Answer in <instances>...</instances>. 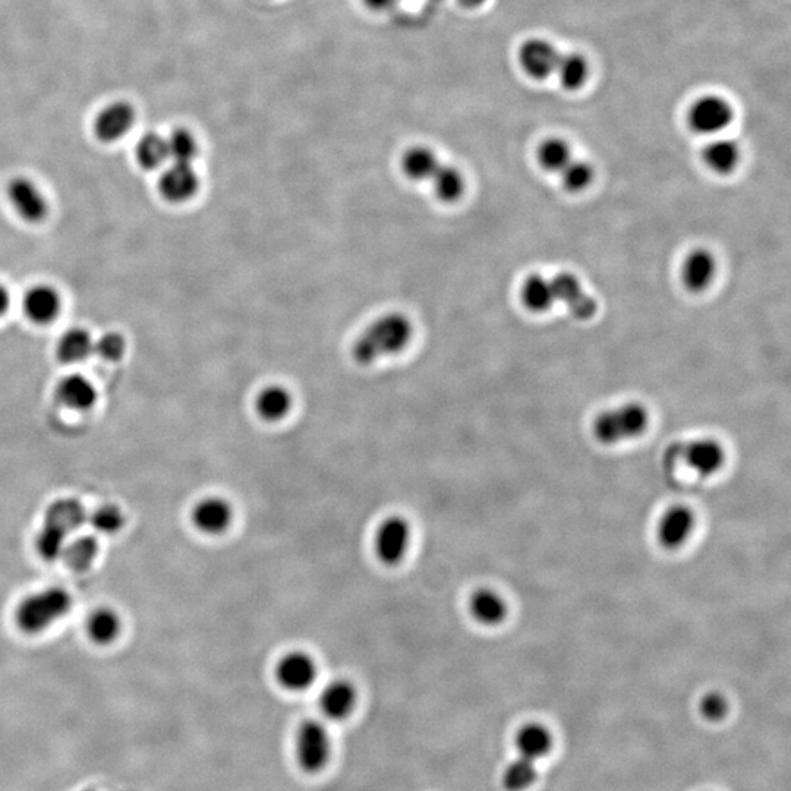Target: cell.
Listing matches in <instances>:
<instances>
[{
    "label": "cell",
    "mask_w": 791,
    "mask_h": 791,
    "mask_svg": "<svg viewBox=\"0 0 791 791\" xmlns=\"http://www.w3.org/2000/svg\"><path fill=\"white\" fill-rule=\"evenodd\" d=\"M135 122L134 107L125 102L112 103L97 115L94 132L103 143H115L125 137Z\"/></svg>",
    "instance_id": "cell-14"
},
{
    "label": "cell",
    "mask_w": 791,
    "mask_h": 791,
    "mask_svg": "<svg viewBox=\"0 0 791 791\" xmlns=\"http://www.w3.org/2000/svg\"><path fill=\"white\" fill-rule=\"evenodd\" d=\"M295 753L296 761L302 770L310 774L323 771L332 755L329 731L318 721H305L296 731Z\"/></svg>",
    "instance_id": "cell-4"
},
{
    "label": "cell",
    "mask_w": 791,
    "mask_h": 791,
    "mask_svg": "<svg viewBox=\"0 0 791 791\" xmlns=\"http://www.w3.org/2000/svg\"><path fill=\"white\" fill-rule=\"evenodd\" d=\"M556 72L564 88L578 90L588 78V62L578 53H569L560 56Z\"/></svg>",
    "instance_id": "cell-31"
},
{
    "label": "cell",
    "mask_w": 791,
    "mask_h": 791,
    "mask_svg": "<svg viewBox=\"0 0 791 791\" xmlns=\"http://www.w3.org/2000/svg\"><path fill=\"white\" fill-rule=\"evenodd\" d=\"M469 613L479 625L494 627L506 620L509 608L499 592L482 588L469 598Z\"/></svg>",
    "instance_id": "cell-18"
},
{
    "label": "cell",
    "mask_w": 791,
    "mask_h": 791,
    "mask_svg": "<svg viewBox=\"0 0 791 791\" xmlns=\"http://www.w3.org/2000/svg\"><path fill=\"white\" fill-rule=\"evenodd\" d=\"M557 302H563L576 320L588 321L595 317L598 304L583 289L578 277L570 273H560L551 279Z\"/></svg>",
    "instance_id": "cell-8"
},
{
    "label": "cell",
    "mask_w": 791,
    "mask_h": 791,
    "mask_svg": "<svg viewBox=\"0 0 791 791\" xmlns=\"http://www.w3.org/2000/svg\"><path fill=\"white\" fill-rule=\"evenodd\" d=\"M412 544L409 522L400 516H390L378 525L374 535V551L381 563L397 566L408 556Z\"/></svg>",
    "instance_id": "cell-6"
},
{
    "label": "cell",
    "mask_w": 791,
    "mask_h": 791,
    "mask_svg": "<svg viewBox=\"0 0 791 791\" xmlns=\"http://www.w3.org/2000/svg\"><path fill=\"white\" fill-rule=\"evenodd\" d=\"M516 745H518L522 758L535 762L547 755L551 748V736L545 727L529 724L519 731Z\"/></svg>",
    "instance_id": "cell-28"
},
{
    "label": "cell",
    "mask_w": 791,
    "mask_h": 791,
    "mask_svg": "<svg viewBox=\"0 0 791 791\" xmlns=\"http://www.w3.org/2000/svg\"><path fill=\"white\" fill-rule=\"evenodd\" d=\"M233 507L222 497H206L192 509L191 519L195 528L206 535H222L232 526Z\"/></svg>",
    "instance_id": "cell-11"
},
{
    "label": "cell",
    "mask_w": 791,
    "mask_h": 791,
    "mask_svg": "<svg viewBox=\"0 0 791 791\" xmlns=\"http://www.w3.org/2000/svg\"><path fill=\"white\" fill-rule=\"evenodd\" d=\"M126 343L124 337L118 333H106L94 342V354L106 361H118L125 355Z\"/></svg>",
    "instance_id": "cell-39"
},
{
    "label": "cell",
    "mask_w": 791,
    "mask_h": 791,
    "mask_svg": "<svg viewBox=\"0 0 791 791\" xmlns=\"http://www.w3.org/2000/svg\"><path fill=\"white\" fill-rule=\"evenodd\" d=\"M94 354V340L83 329H72L63 334L58 345V355L63 362L77 364Z\"/></svg>",
    "instance_id": "cell-27"
},
{
    "label": "cell",
    "mask_w": 791,
    "mask_h": 791,
    "mask_svg": "<svg viewBox=\"0 0 791 791\" xmlns=\"http://www.w3.org/2000/svg\"><path fill=\"white\" fill-rule=\"evenodd\" d=\"M704 160L718 175H729L739 166L740 148L734 141L715 140L705 147Z\"/></svg>",
    "instance_id": "cell-25"
},
{
    "label": "cell",
    "mask_w": 791,
    "mask_h": 791,
    "mask_svg": "<svg viewBox=\"0 0 791 791\" xmlns=\"http://www.w3.org/2000/svg\"><path fill=\"white\" fill-rule=\"evenodd\" d=\"M72 597L61 586H50L28 595L15 610V623L22 632L37 635L62 620L71 611Z\"/></svg>",
    "instance_id": "cell-2"
},
{
    "label": "cell",
    "mask_w": 791,
    "mask_h": 791,
    "mask_svg": "<svg viewBox=\"0 0 791 791\" xmlns=\"http://www.w3.org/2000/svg\"><path fill=\"white\" fill-rule=\"evenodd\" d=\"M521 296L523 305L537 314L550 311L557 302L551 279H545L541 274H532L525 280Z\"/></svg>",
    "instance_id": "cell-21"
},
{
    "label": "cell",
    "mask_w": 791,
    "mask_h": 791,
    "mask_svg": "<svg viewBox=\"0 0 791 791\" xmlns=\"http://www.w3.org/2000/svg\"><path fill=\"white\" fill-rule=\"evenodd\" d=\"M122 622L112 608H97L87 620V635L99 645H109L121 635Z\"/></svg>",
    "instance_id": "cell-23"
},
{
    "label": "cell",
    "mask_w": 791,
    "mask_h": 791,
    "mask_svg": "<svg viewBox=\"0 0 791 791\" xmlns=\"http://www.w3.org/2000/svg\"><path fill=\"white\" fill-rule=\"evenodd\" d=\"M255 408H257L258 415L266 421H280L291 412V393L283 389L282 386L267 387V389L261 390L255 400Z\"/></svg>",
    "instance_id": "cell-24"
},
{
    "label": "cell",
    "mask_w": 791,
    "mask_h": 791,
    "mask_svg": "<svg viewBox=\"0 0 791 791\" xmlns=\"http://www.w3.org/2000/svg\"><path fill=\"white\" fill-rule=\"evenodd\" d=\"M412 324L405 315L387 314L374 321L352 346V355L359 364H373L378 358L396 355L409 345Z\"/></svg>",
    "instance_id": "cell-1"
},
{
    "label": "cell",
    "mask_w": 791,
    "mask_h": 791,
    "mask_svg": "<svg viewBox=\"0 0 791 791\" xmlns=\"http://www.w3.org/2000/svg\"><path fill=\"white\" fill-rule=\"evenodd\" d=\"M85 519L88 516L83 504L71 499L55 501L46 513V523L55 526L68 537L83 525Z\"/></svg>",
    "instance_id": "cell-22"
},
{
    "label": "cell",
    "mask_w": 791,
    "mask_h": 791,
    "mask_svg": "<svg viewBox=\"0 0 791 791\" xmlns=\"http://www.w3.org/2000/svg\"><path fill=\"white\" fill-rule=\"evenodd\" d=\"M166 144L167 154L172 163L191 165L192 160L197 157V141L187 129H175L169 138H166Z\"/></svg>",
    "instance_id": "cell-34"
},
{
    "label": "cell",
    "mask_w": 791,
    "mask_h": 791,
    "mask_svg": "<svg viewBox=\"0 0 791 791\" xmlns=\"http://www.w3.org/2000/svg\"><path fill=\"white\" fill-rule=\"evenodd\" d=\"M729 711L726 698L720 693H708L701 702V712L709 721L723 720Z\"/></svg>",
    "instance_id": "cell-40"
},
{
    "label": "cell",
    "mask_w": 791,
    "mask_h": 791,
    "mask_svg": "<svg viewBox=\"0 0 791 791\" xmlns=\"http://www.w3.org/2000/svg\"><path fill=\"white\" fill-rule=\"evenodd\" d=\"M535 778H537L535 762L521 756L518 761L510 764L507 770L504 771L503 784L506 790L522 791L528 789L534 783Z\"/></svg>",
    "instance_id": "cell-36"
},
{
    "label": "cell",
    "mask_w": 791,
    "mask_h": 791,
    "mask_svg": "<svg viewBox=\"0 0 791 791\" xmlns=\"http://www.w3.org/2000/svg\"><path fill=\"white\" fill-rule=\"evenodd\" d=\"M649 425V414L641 403H626L608 409L594 421V436L604 446H616L623 441L641 437Z\"/></svg>",
    "instance_id": "cell-3"
},
{
    "label": "cell",
    "mask_w": 791,
    "mask_h": 791,
    "mask_svg": "<svg viewBox=\"0 0 791 791\" xmlns=\"http://www.w3.org/2000/svg\"><path fill=\"white\" fill-rule=\"evenodd\" d=\"M24 311L34 323H50L61 311V296L50 286H36L25 295Z\"/></svg>",
    "instance_id": "cell-19"
},
{
    "label": "cell",
    "mask_w": 791,
    "mask_h": 791,
    "mask_svg": "<svg viewBox=\"0 0 791 791\" xmlns=\"http://www.w3.org/2000/svg\"><path fill=\"white\" fill-rule=\"evenodd\" d=\"M440 166L433 150L427 147H412L403 154L402 169L409 179L427 181L433 178Z\"/></svg>",
    "instance_id": "cell-26"
},
{
    "label": "cell",
    "mask_w": 791,
    "mask_h": 791,
    "mask_svg": "<svg viewBox=\"0 0 791 791\" xmlns=\"http://www.w3.org/2000/svg\"><path fill=\"white\" fill-rule=\"evenodd\" d=\"M317 664L307 652L292 651L280 658L276 667L279 685L289 692H304L314 685L317 679Z\"/></svg>",
    "instance_id": "cell-7"
},
{
    "label": "cell",
    "mask_w": 791,
    "mask_h": 791,
    "mask_svg": "<svg viewBox=\"0 0 791 791\" xmlns=\"http://www.w3.org/2000/svg\"><path fill=\"white\" fill-rule=\"evenodd\" d=\"M431 181H433L434 192L444 203H455L465 192V178L453 166H438Z\"/></svg>",
    "instance_id": "cell-29"
},
{
    "label": "cell",
    "mask_w": 791,
    "mask_h": 791,
    "mask_svg": "<svg viewBox=\"0 0 791 791\" xmlns=\"http://www.w3.org/2000/svg\"><path fill=\"white\" fill-rule=\"evenodd\" d=\"M364 3L373 11H384L392 6L393 0H364Z\"/></svg>",
    "instance_id": "cell-41"
},
{
    "label": "cell",
    "mask_w": 791,
    "mask_h": 791,
    "mask_svg": "<svg viewBox=\"0 0 791 791\" xmlns=\"http://www.w3.org/2000/svg\"><path fill=\"white\" fill-rule=\"evenodd\" d=\"M717 274V260L711 251L699 248L687 255L682 267L683 285L690 292H704L714 282Z\"/></svg>",
    "instance_id": "cell-17"
},
{
    "label": "cell",
    "mask_w": 791,
    "mask_h": 791,
    "mask_svg": "<svg viewBox=\"0 0 791 791\" xmlns=\"http://www.w3.org/2000/svg\"><path fill=\"white\" fill-rule=\"evenodd\" d=\"M59 402L72 411H87L96 403L97 392L90 380L80 374L63 378L56 390Z\"/></svg>",
    "instance_id": "cell-20"
},
{
    "label": "cell",
    "mask_w": 791,
    "mask_h": 791,
    "mask_svg": "<svg viewBox=\"0 0 791 791\" xmlns=\"http://www.w3.org/2000/svg\"><path fill=\"white\" fill-rule=\"evenodd\" d=\"M160 192L167 201L184 203L194 197L198 189V176L191 165L172 163L159 182Z\"/></svg>",
    "instance_id": "cell-16"
},
{
    "label": "cell",
    "mask_w": 791,
    "mask_h": 791,
    "mask_svg": "<svg viewBox=\"0 0 791 791\" xmlns=\"http://www.w3.org/2000/svg\"><path fill=\"white\" fill-rule=\"evenodd\" d=\"M137 159L144 169L153 170L163 166L169 159L166 138L157 134L144 135L137 146Z\"/></svg>",
    "instance_id": "cell-33"
},
{
    "label": "cell",
    "mask_w": 791,
    "mask_h": 791,
    "mask_svg": "<svg viewBox=\"0 0 791 791\" xmlns=\"http://www.w3.org/2000/svg\"><path fill=\"white\" fill-rule=\"evenodd\" d=\"M563 187L569 192L585 191L594 181V169L589 163L572 160L562 170Z\"/></svg>",
    "instance_id": "cell-37"
},
{
    "label": "cell",
    "mask_w": 791,
    "mask_h": 791,
    "mask_svg": "<svg viewBox=\"0 0 791 791\" xmlns=\"http://www.w3.org/2000/svg\"><path fill=\"white\" fill-rule=\"evenodd\" d=\"M8 197L17 214L27 222H42L49 213L47 198L30 179L17 178L11 181L8 185Z\"/></svg>",
    "instance_id": "cell-12"
},
{
    "label": "cell",
    "mask_w": 791,
    "mask_h": 791,
    "mask_svg": "<svg viewBox=\"0 0 791 791\" xmlns=\"http://www.w3.org/2000/svg\"><path fill=\"white\" fill-rule=\"evenodd\" d=\"M68 541V535L44 522L39 535H37V551L44 560H58L61 559Z\"/></svg>",
    "instance_id": "cell-35"
},
{
    "label": "cell",
    "mask_w": 791,
    "mask_h": 791,
    "mask_svg": "<svg viewBox=\"0 0 791 791\" xmlns=\"http://www.w3.org/2000/svg\"><path fill=\"white\" fill-rule=\"evenodd\" d=\"M90 518L91 526L100 534L112 535L121 531L125 525V516L119 507L113 504L99 507Z\"/></svg>",
    "instance_id": "cell-38"
},
{
    "label": "cell",
    "mask_w": 791,
    "mask_h": 791,
    "mask_svg": "<svg viewBox=\"0 0 791 791\" xmlns=\"http://www.w3.org/2000/svg\"><path fill=\"white\" fill-rule=\"evenodd\" d=\"M465 8H478L485 0H459Z\"/></svg>",
    "instance_id": "cell-43"
},
{
    "label": "cell",
    "mask_w": 791,
    "mask_h": 791,
    "mask_svg": "<svg viewBox=\"0 0 791 791\" xmlns=\"http://www.w3.org/2000/svg\"><path fill=\"white\" fill-rule=\"evenodd\" d=\"M538 160H540L542 169L547 172L560 173L572 162V150H570L569 144L564 143L563 140L551 138L541 144L540 150H538Z\"/></svg>",
    "instance_id": "cell-32"
},
{
    "label": "cell",
    "mask_w": 791,
    "mask_h": 791,
    "mask_svg": "<svg viewBox=\"0 0 791 791\" xmlns=\"http://www.w3.org/2000/svg\"><path fill=\"white\" fill-rule=\"evenodd\" d=\"M99 554V542L91 537H80L66 542L62 559L71 569L83 572L93 564Z\"/></svg>",
    "instance_id": "cell-30"
},
{
    "label": "cell",
    "mask_w": 791,
    "mask_h": 791,
    "mask_svg": "<svg viewBox=\"0 0 791 791\" xmlns=\"http://www.w3.org/2000/svg\"><path fill=\"white\" fill-rule=\"evenodd\" d=\"M358 693L348 680H333L320 693L318 705L324 717L332 721H342L354 712Z\"/></svg>",
    "instance_id": "cell-15"
},
{
    "label": "cell",
    "mask_w": 791,
    "mask_h": 791,
    "mask_svg": "<svg viewBox=\"0 0 791 791\" xmlns=\"http://www.w3.org/2000/svg\"><path fill=\"white\" fill-rule=\"evenodd\" d=\"M667 459L682 460L687 468L702 478L712 477L723 469L726 463V450L712 438L676 443L667 450Z\"/></svg>",
    "instance_id": "cell-5"
},
{
    "label": "cell",
    "mask_w": 791,
    "mask_h": 791,
    "mask_svg": "<svg viewBox=\"0 0 791 791\" xmlns=\"http://www.w3.org/2000/svg\"><path fill=\"white\" fill-rule=\"evenodd\" d=\"M731 122H733V109L729 102L717 96L702 97L689 112V124L698 134H718Z\"/></svg>",
    "instance_id": "cell-9"
},
{
    "label": "cell",
    "mask_w": 791,
    "mask_h": 791,
    "mask_svg": "<svg viewBox=\"0 0 791 791\" xmlns=\"http://www.w3.org/2000/svg\"><path fill=\"white\" fill-rule=\"evenodd\" d=\"M695 525V513L689 507H670L658 522L657 540L666 550H677L692 537Z\"/></svg>",
    "instance_id": "cell-10"
},
{
    "label": "cell",
    "mask_w": 791,
    "mask_h": 791,
    "mask_svg": "<svg viewBox=\"0 0 791 791\" xmlns=\"http://www.w3.org/2000/svg\"><path fill=\"white\" fill-rule=\"evenodd\" d=\"M9 302H11L9 292L6 291L5 286L0 285V317L8 311Z\"/></svg>",
    "instance_id": "cell-42"
},
{
    "label": "cell",
    "mask_w": 791,
    "mask_h": 791,
    "mask_svg": "<svg viewBox=\"0 0 791 791\" xmlns=\"http://www.w3.org/2000/svg\"><path fill=\"white\" fill-rule=\"evenodd\" d=\"M560 56L562 55L553 44L542 39H532L521 47L519 61L529 77L544 80L556 72Z\"/></svg>",
    "instance_id": "cell-13"
}]
</instances>
